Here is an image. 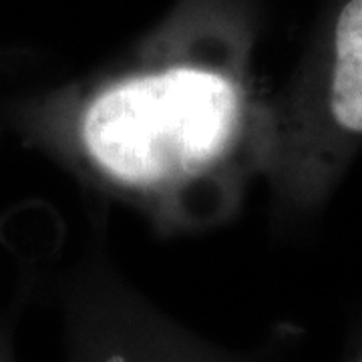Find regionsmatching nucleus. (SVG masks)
Segmentation results:
<instances>
[{
    "label": "nucleus",
    "mask_w": 362,
    "mask_h": 362,
    "mask_svg": "<svg viewBox=\"0 0 362 362\" xmlns=\"http://www.w3.org/2000/svg\"><path fill=\"white\" fill-rule=\"evenodd\" d=\"M338 362H362V312L350 326L349 337Z\"/></svg>",
    "instance_id": "nucleus-4"
},
{
    "label": "nucleus",
    "mask_w": 362,
    "mask_h": 362,
    "mask_svg": "<svg viewBox=\"0 0 362 362\" xmlns=\"http://www.w3.org/2000/svg\"><path fill=\"white\" fill-rule=\"evenodd\" d=\"M63 306L65 362H282L209 344L103 270L66 280Z\"/></svg>",
    "instance_id": "nucleus-3"
},
{
    "label": "nucleus",
    "mask_w": 362,
    "mask_h": 362,
    "mask_svg": "<svg viewBox=\"0 0 362 362\" xmlns=\"http://www.w3.org/2000/svg\"><path fill=\"white\" fill-rule=\"evenodd\" d=\"M270 109L266 171L284 230L308 226L362 151V0H340Z\"/></svg>",
    "instance_id": "nucleus-2"
},
{
    "label": "nucleus",
    "mask_w": 362,
    "mask_h": 362,
    "mask_svg": "<svg viewBox=\"0 0 362 362\" xmlns=\"http://www.w3.org/2000/svg\"><path fill=\"white\" fill-rule=\"evenodd\" d=\"M71 131L77 156L99 180L165 206L246 156L268 163L270 109L254 101L246 65L173 57L90 87Z\"/></svg>",
    "instance_id": "nucleus-1"
},
{
    "label": "nucleus",
    "mask_w": 362,
    "mask_h": 362,
    "mask_svg": "<svg viewBox=\"0 0 362 362\" xmlns=\"http://www.w3.org/2000/svg\"><path fill=\"white\" fill-rule=\"evenodd\" d=\"M0 362H4V361H2V358H0Z\"/></svg>",
    "instance_id": "nucleus-5"
}]
</instances>
